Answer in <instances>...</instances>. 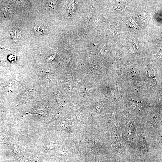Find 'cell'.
Masks as SVG:
<instances>
[{
  "label": "cell",
  "instance_id": "8992f818",
  "mask_svg": "<svg viewBox=\"0 0 162 162\" xmlns=\"http://www.w3.org/2000/svg\"><path fill=\"white\" fill-rule=\"evenodd\" d=\"M123 160L111 153L99 157L94 162H122Z\"/></svg>",
  "mask_w": 162,
  "mask_h": 162
},
{
  "label": "cell",
  "instance_id": "6da1fadb",
  "mask_svg": "<svg viewBox=\"0 0 162 162\" xmlns=\"http://www.w3.org/2000/svg\"><path fill=\"white\" fill-rule=\"evenodd\" d=\"M93 131L98 139L110 144L112 153L123 160L128 159L129 149L123 141L119 124L112 116L105 117Z\"/></svg>",
  "mask_w": 162,
  "mask_h": 162
},
{
  "label": "cell",
  "instance_id": "3957f363",
  "mask_svg": "<svg viewBox=\"0 0 162 162\" xmlns=\"http://www.w3.org/2000/svg\"><path fill=\"white\" fill-rule=\"evenodd\" d=\"M162 153L154 148L148 141L142 122L136 133L128 160L162 159Z\"/></svg>",
  "mask_w": 162,
  "mask_h": 162
},
{
  "label": "cell",
  "instance_id": "9c48e42d",
  "mask_svg": "<svg viewBox=\"0 0 162 162\" xmlns=\"http://www.w3.org/2000/svg\"><path fill=\"white\" fill-rule=\"evenodd\" d=\"M125 162H162V159H153L148 160L130 159L125 160Z\"/></svg>",
  "mask_w": 162,
  "mask_h": 162
},
{
  "label": "cell",
  "instance_id": "ba28073f",
  "mask_svg": "<svg viewBox=\"0 0 162 162\" xmlns=\"http://www.w3.org/2000/svg\"><path fill=\"white\" fill-rule=\"evenodd\" d=\"M45 26L44 25H37L35 26L33 31L36 34H42L45 32Z\"/></svg>",
  "mask_w": 162,
  "mask_h": 162
},
{
  "label": "cell",
  "instance_id": "277c9868",
  "mask_svg": "<svg viewBox=\"0 0 162 162\" xmlns=\"http://www.w3.org/2000/svg\"><path fill=\"white\" fill-rule=\"evenodd\" d=\"M116 120L120 126L123 141L130 151L137 128L142 120L136 117L124 116L117 118Z\"/></svg>",
  "mask_w": 162,
  "mask_h": 162
},
{
  "label": "cell",
  "instance_id": "30bf717a",
  "mask_svg": "<svg viewBox=\"0 0 162 162\" xmlns=\"http://www.w3.org/2000/svg\"><path fill=\"white\" fill-rule=\"evenodd\" d=\"M76 6V3L74 2H72L68 6V12L71 14H73Z\"/></svg>",
  "mask_w": 162,
  "mask_h": 162
},
{
  "label": "cell",
  "instance_id": "52a82bcc",
  "mask_svg": "<svg viewBox=\"0 0 162 162\" xmlns=\"http://www.w3.org/2000/svg\"><path fill=\"white\" fill-rule=\"evenodd\" d=\"M10 34L12 38L15 41H17L22 37L20 31L16 29H13Z\"/></svg>",
  "mask_w": 162,
  "mask_h": 162
},
{
  "label": "cell",
  "instance_id": "5b68a950",
  "mask_svg": "<svg viewBox=\"0 0 162 162\" xmlns=\"http://www.w3.org/2000/svg\"><path fill=\"white\" fill-rule=\"evenodd\" d=\"M59 117L54 121L53 123L50 124L52 130L64 132L70 136L74 135L76 131L70 116H64Z\"/></svg>",
  "mask_w": 162,
  "mask_h": 162
},
{
  "label": "cell",
  "instance_id": "8fae6325",
  "mask_svg": "<svg viewBox=\"0 0 162 162\" xmlns=\"http://www.w3.org/2000/svg\"><path fill=\"white\" fill-rule=\"evenodd\" d=\"M122 162H125V161L124 160H123Z\"/></svg>",
  "mask_w": 162,
  "mask_h": 162
},
{
  "label": "cell",
  "instance_id": "7a4b0ae2",
  "mask_svg": "<svg viewBox=\"0 0 162 162\" xmlns=\"http://www.w3.org/2000/svg\"><path fill=\"white\" fill-rule=\"evenodd\" d=\"M69 136L77 151L80 162H94L99 157L112 153L109 143L96 139L88 130Z\"/></svg>",
  "mask_w": 162,
  "mask_h": 162
}]
</instances>
